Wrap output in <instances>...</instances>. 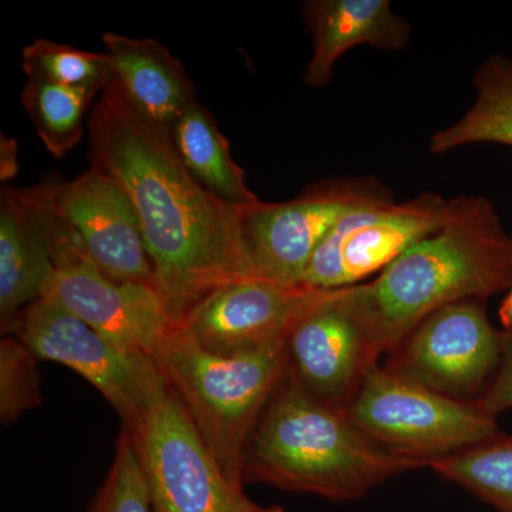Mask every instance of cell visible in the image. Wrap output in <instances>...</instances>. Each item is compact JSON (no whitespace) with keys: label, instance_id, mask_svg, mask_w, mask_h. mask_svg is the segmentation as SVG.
Segmentation results:
<instances>
[{"label":"cell","instance_id":"6da1fadb","mask_svg":"<svg viewBox=\"0 0 512 512\" xmlns=\"http://www.w3.org/2000/svg\"><path fill=\"white\" fill-rule=\"evenodd\" d=\"M87 128L90 164L133 202L158 289L178 322L220 286L259 276L242 237L244 208L202 188L175 153L170 131L137 113L114 79L94 101Z\"/></svg>","mask_w":512,"mask_h":512},{"label":"cell","instance_id":"7a4b0ae2","mask_svg":"<svg viewBox=\"0 0 512 512\" xmlns=\"http://www.w3.org/2000/svg\"><path fill=\"white\" fill-rule=\"evenodd\" d=\"M512 285V235L487 198L460 195L456 214L342 301L379 360L448 305L487 301Z\"/></svg>","mask_w":512,"mask_h":512},{"label":"cell","instance_id":"3957f363","mask_svg":"<svg viewBox=\"0 0 512 512\" xmlns=\"http://www.w3.org/2000/svg\"><path fill=\"white\" fill-rule=\"evenodd\" d=\"M420 467L379 446L345 409L313 396L285 370L242 450L241 480L350 501Z\"/></svg>","mask_w":512,"mask_h":512},{"label":"cell","instance_id":"277c9868","mask_svg":"<svg viewBox=\"0 0 512 512\" xmlns=\"http://www.w3.org/2000/svg\"><path fill=\"white\" fill-rule=\"evenodd\" d=\"M232 484L245 443L286 370L284 342L222 356L175 330L154 357Z\"/></svg>","mask_w":512,"mask_h":512},{"label":"cell","instance_id":"5b68a950","mask_svg":"<svg viewBox=\"0 0 512 512\" xmlns=\"http://www.w3.org/2000/svg\"><path fill=\"white\" fill-rule=\"evenodd\" d=\"M349 419L375 443L424 466L503 436L495 417L373 363L350 400Z\"/></svg>","mask_w":512,"mask_h":512},{"label":"cell","instance_id":"8992f818","mask_svg":"<svg viewBox=\"0 0 512 512\" xmlns=\"http://www.w3.org/2000/svg\"><path fill=\"white\" fill-rule=\"evenodd\" d=\"M49 235L56 269L45 296L55 299L117 348L154 359L178 328L160 289L116 281L101 272L53 204Z\"/></svg>","mask_w":512,"mask_h":512},{"label":"cell","instance_id":"52a82bcc","mask_svg":"<svg viewBox=\"0 0 512 512\" xmlns=\"http://www.w3.org/2000/svg\"><path fill=\"white\" fill-rule=\"evenodd\" d=\"M39 360L83 377L133 430L168 383L153 357L114 346L50 296L37 299L2 325Z\"/></svg>","mask_w":512,"mask_h":512},{"label":"cell","instance_id":"ba28073f","mask_svg":"<svg viewBox=\"0 0 512 512\" xmlns=\"http://www.w3.org/2000/svg\"><path fill=\"white\" fill-rule=\"evenodd\" d=\"M126 431L146 478L153 512H232L244 487L225 476L170 384L137 426Z\"/></svg>","mask_w":512,"mask_h":512},{"label":"cell","instance_id":"9c48e42d","mask_svg":"<svg viewBox=\"0 0 512 512\" xmlns=\"http://www.w3.org/2000/svg\"><path fill=\"white\" fill-rule=\"evenodd\" d=\"M458 197L423 192L348 212L330 231L303 272L301 284L319 291L363 284L417 242L440 231L456 214Z\"/></svg>","mask_w":512,"mask_h":512},{"label":"cell","instance_id":"30bf717a","mask_svg":"<svg viewBox=\"0 0 512 512\" xmlns=\"http://www.w3.org/2000/svg\"><path fill=\"white\" fill-rule=\"evenodd\" d=\"M387 200L392 191L375 178H329L295 200L244 208L242 237L261 278L301 284L313 254L348 212Z\"/></svg>","mask_w":512,"mask_h":512},{"label":"cell","instance_id":"8fae6325","mask_svg":"<svg viewBox=\"0 0 512 512\" xmlns=\"http://www.w3.org/2000/svg\"><path fill=\"white\" fill-rule=\"evenodd\" d=\"M501 335L484 301L453 303L421 322L386 369L441 396L477 403L500 365Z\"/></svg>","mask_w":512,"mask_h":512},{"label":"cell","instance_id":"7c38bea8","mask_svg":"<svg viewBox=\"0 0 512 512\" xmlns=\"http://www.w3.org/2000/svg\"><path fill=\"white\" fill-rule=\"evenodd\" d=\"M323 293L259 276L239 279L192 305L178 330L208 352L237 355L284 342L293 323Z\"/></svg>","mask_w":512,"mask_h":512},{"label":"cell","instance_id":"4fadbf2b","mask_svg":"<svg viewBox=\"0 0 512 512\" xmlns=\"http://www.w3.org/2000/svg\"><path fill=\"white\" fill-rule=\"evenodd\" d=\"M52 201L101 272L116 281L157 286L136 208L111 175L90 165L76 180L52 184Z\"/></svg>","mask_w":512,"mask_h":512},{"label":"cell","instance_id":"5bb4252c","mask_svg":"<svg viewBox=\"0 0 512 512\" xmlns=\"http://www.w3.org/2000/svg\"><path fill=\"white\" fill-rule=\"evenodd\" d=\"M286 373L313 396L348 409L366 370L377 362L342 289L325 291L293 323L285 340Z\"/></svg>","mask_w":512,"mask_h":512},{"label":"cell","instance_id":"9a60e30c","mask_svg":"<svg viewBox=\"0 0 512 512\" xmlns=\"http://www.w3.org/2000/svg\"><path fill=\"white\" fill-rule=\"evenodd\" d=\"M52 185L2 190L0 201V316L2 325L46 295L55 275L50 247Z\"/></svg>","mask_w":512,"mask_h":512},{"label":"cell","instance_id":"2e32d148","mask_svg":"<svg viewBox=\"0 0 512 512\" xmlns=\"http://www.w3.org/2000/svg\"><path fill=\"white\" fill-rule=\"evenodd\" d=\"M303 18L313 46L303 80L315 89L328 86L336 62L353 47L394 52L412 35L409 22L387 0H315L305 3Z\"/></svg>","mask_w":512,"mask_h":512},{"label":"cell","instance_id":"e0dca14e","mask_svg":"<svg viewBox=\"0 0 512 512\" xmlns=\"http://www.w3.org/2000/svg\"><path fill=\"white\" fill-rule=\"evenodd\" d=\"M103 45L114 82L128 103L150 123L170 131L197 101L194 83L183 63L157 40L109 32L103 35Z\"/></svg>","mask_w":512,"mask_h":512},{"label":"cell","instance_id":"ac0fdd59","mask_svg":"<svg viewBox=\"0 0 512 512\" xmlns=\"http://www.w3.org/2000/svg\"><path fill=\"white\" fill-rule=\"evenodd\" d=\"M175 153L191 177L231 207H254L262 200L251 191L247 174L229 150L214 116L198 101L191 104L170 130Z\"/></svg>","mask_w":512,"mask_h":512},{"label":"cell","instance_id":"d6986e66","mask_svg":"<svg viewBox=\"0 0 512 512\" xmlns=\"http://www.w3.org/2000/svg\"><path fill=\"white\" fill-rule=\"evenodd\" d=\"M476 100L453 126L431 136L429 150L444 156L471 144L512 147V59L493 55L474 74Z\"/></svg>","mask_w":512,"mask_h":512},{"label":"cell","instance_id":"ffe728a7","mask_svg":"<svg viewBox=\"0 0 512 512\" xmlns=\"http://www.w3.org/2000/svg\"><path fill=\"white\" fill-rule=\"evenodd\" d=\"M100 93L28 77L20 103L52 156H66L82 140L84 120Z\"/></svg>","mask_w":512,"mask_h":512},{"label":"cell","instance_id":"44dd1931","mask_svg":"<svg viewBox=\"0 0 512 512\" xmlns=\"http://www.w3.org/2000/svg\"><path fill=\"white\" fill-rule=\"evenodd\" d=\"M429 467L497 510L512 512V437L503 434Z\"/></svg>","mask_w":512,"mask_h":512},{"label":"cell","instance_id":"7402d4cb","mask_svg":"<svg viewBox=\"0 0 512 512\" xmlns=\"http://www.w3.org/2000/svg\"><path fill=\"white\" fill-rule=\"evenodd\" d=\"M28 77L101 93L114 79L106 53L87 52L49 39H36L22 52Z\"/></svg>","mask_w":512,"mask_h":512},{"label":"cell","instance_id":"603a6c76","mask_svg":"<svg viewBox=\"0 0 512 512\" xmlns=\"http://www.w3.org/2000/svg\"><path fill=\"white\" fill-rule=\"evenodd\" d=\"M37 357L25 343L8 336L0 343V416L5 424L42 403Z\"/></svg>","mask_w":512,"mask_h":512},{"label":"cell","instance_id":"cb8c5ba5","mask_svg":"<svg viewBox=\"0 0 512 512\" xmlns=\"http://www.w3.org/2000/svg\"><path fill=\"white\" fill-rule=\"evenodd\" d=\"M89 512H153L146 478L130 434L123 429L116 456Z\"/></svg>","mask_w":512,"mask_h":512},{"label":"cell","instance_id":"d4e9b609","mask_svg":"<svg viewBox=\"0 0 512 512\" xmlns=\"http://www.w3.org/2000/svg\"><path fill=\"white\" fill-rule=\"evenodd\" d=\"M477 404L493 417L512 409V332L503 330L500 365Z\"/></svg>","mask_w":512,"mask_h":512},{"label":"cell","instance_id":"484cf974","mask_svg":"<svg viewBox=\"0 0 512 512\" xmlns=\"http://www.w3.org/2000/svg\"><path fill=\"white\" fill-rule=\"evenodd\" d=\"M232 512H284L279 507H261L252 503L251 500L245 495L244 490L239 491L237 498H235L234 508Z\"/></svg>","mask_w":512,"mask_h":512},{"label":"cell","instance_id":"4316f807","mask_svg":"<svg viewBox=\"0 0 512 512\" xmlns=\"http://www.w3.org/2000/svg\"><path fill=\"white\" fill-rule=\"evenodd\" d=\"M498 318H500L504 332H512V285L498 309Z\"/></svg>","mask_w":512,"mask_h":512}]
</instances>
